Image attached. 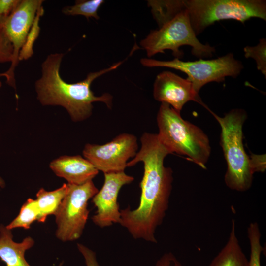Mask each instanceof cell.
<instances>
[{
	"label": "cell",
	"instance_id": "4",
	"mask_svg": "<svg viewBox=\"0 0 266 266\" xmlns=\"http://www.w3.org/2000/svg\"><path fill=\"white\" fill-rule=\"evenodd\" d=\"M208 110L221 128L220 145L227 165L225 184L232 190L246 191L252 186L254 174L243 144L242 127L247 113L244 109H233L221 117Z\"/></svg>",
	"mask_w": 266,
	"mask_h": 266
},
{
	"label": "cell",
	"instance_id": "15",
	"mask_svg": "<svg viewBox=\"0 0 266 266\" xmlns=\"http://www.w3.org/2000/svg\"><path fill=\"white\" fill-rule=\"evenodd\" d=\"M231 228L226 244L208 266H249L236 233L234 219L232 220Z\"/></svg>",
	"mask_w": 266,
	"mask_h": 266
},
{
	"label": "cell",
	"instance_id": "25",
	"mask_svg": "<svg viewBox=\"0 0 266 266\" xmlns=\"http://www.w3.org/2000/svg\"><path fill=\"white\" fill-rule=\"evenodd\" d=\"M250 158V166L253 172H263L266 169L265 155H258L252 154Z\"/></svg>",
	"mask_w": 266,
	"mask_h": 266
},
{
	"label": "cell",
	"instance_id": "24",
	"mask_svg": "<svg viewBox=\"0 0 266 266\" xmlns=\"http://www.w3.org/2000/svg\"><path fill=\"white\" fill-rule=\"evenodd\" d=\"M20 0H0V21L7 17L15 9Z\"/></svg>",
	"mask_w": 266,
	"mask_h": 266
},
{
	"label": "cell",
	"instance_id": "13",
	"mask_svg": "<svg viewBox=\"0 0 266 266\" xmlns=\"http://www.w3.org/2000/svg\"><path fill=\"white\" fill-rule=\"evenodd\" d=\"M49 166L57 176L74 185L92 180L99 173L88 160L80 155L61 156L53 160Z\"/></svg>",
	"mask_w": 266,
	"mask_h": 266
},
{
	"label": "cell",
	"instance_id": "6",
	"mask_svg": "<svg viewBox=\"0 0 266 266\" xmlns=\"http://www.w3.org/2000/svg\"><path fill=\"white\" fill-rule=\"evenodd\" d=\"M150 58L165 50H170L179 58L183 54L179 50L182 46H190L192 54L198 57H211L215 52L214 47L201 43L193 31L187 12L181 11L165 22L159 29L151 31L140 42Z\"/></svg>",
	"mask_w": 266,
	"mask_h": 266
},
{
	"label": "cell",
	"instance_id": "23",
	"mask_svg": "<svg viewBox=\"0 0 266 266\" xmlns=\"http://www.w3.org/2000/svg\"><path fill=\"white\" fill-rule=\"evenodd\" d=\"M77 246L84 259L86 266H100L95 252L82 244L78 243Z\"/></svg>",
	"mask_w": 266,
	"mask_h": 266
},
{
	"label": "cell",
	"instance_id": "5",
	"mask_svg": "<svg viewBox=\"0 0 266 266\" xmlns=\"http://www.w3.org/2000/svg\"><path fill=\"white\" fill-rule=\"evenodd\" d=\"M178 13L187 12L196 35L214 22L234 19L244 23L251 18L266 20L264 0H176Z\"/></svg>",
	"mask_w": 266,
	"mask_h": 266
},
{
	"label": "cell",
	"instance_id": "8",
	"mask_svg": "<svg viewBox=\"0 0 266 266\" xmlns=\"http://www.w3.org/2000/svg\"><path fill=\"white\" fill-rule=\"evenodd\" d=\"M92 180L81 185L67 183V189L55 214L56 235L60 240L74 241L80 237L87 221L88 200L98 192Z\"/></svg>",
	"mask_w": 266,
	"mask_h": 266
},
{
	"label": "cell",
	"instance_id": "2",
	"mask_svg": "<svg viewBox=\"0 0 266 266\" xmlns=\"http://www.w3.org/2000/svg\"><path fill=\"white\" fill-rule=\"evenodd\" d=\"M64 54H50L41 64V75L36 81L37 98L42 105H59L65 108L74 122L83 121L92 114L93 103L102 102L109 108L112 96L109 93L96 96L91 89L93 81L99 77L118 68L119 62L98 71L90 72L84 80L74 83L64 80L60 74Z\"/></svg>",
	"mask_w": 266,
	"mask_h": 266
},
{
	"label": "cell",
	"instance_id": "3",
	"mask_svg": "<svg viewBox=\"0 0 266 266\" xmlns=\"http://www.w3.org/2000/svg\"><path fill=\"white\" fill-rule=\"evenodd\" d=\"M160 141L170 153L186 156L202 168L211 153L209 140L201 129L184 120L169 104L162 103L157 115Z\"/></svg>",
	"mask_w": 266,
	"mask_h": 266
},
{
	"label": "cell",
	"instance_id": "11",
	"mask_svg": "<svg viewBox=\"0 0 266 266\" xmlns=\"http://www.w3.org/2000/svg\"><path fill=\"white\" fill-rule=\"evenodd\" d=\"M102 188L92 198L97 211L92 220L100 228L109 227L120 221V209L118 197L122 187L134 180L124 171L104 173Z\"/></svg>",
	"mask_w": 266,
	"mask_h": 266
},
{
	"label": "cell",
	"instance_id": "21",
	"mask_svg": "<svg viewBox=\"0 0 266 266\" xmlns=\"http://www.w3.org/2000/svg\"><path fill=\"white\" fill-rule=\"evenodd\" d=\"M246 58L255 60L257 69L266 77V39L262 38L255 46H246L243 49Z\"/></svg>",
	"mask_w": 266,
	"mask_h": 266
},
{
	"label": "cell",
	"instance_id": "7",
	"mask_svg": "<svg viewBox=\"0 0 266 266\" xmlns=\"http://www.w3.org/2000/svg\"><path fill=\"white\" fill-rule=\"evenodd\" d=\"M140 63L145 67H168L183 72L187 75V79L192 83L198 94L208 83L223 82L229 76L237 77L243 68L242 63L236 60L233 53L215 59H200L195 61H183L177 58L170 61L143 58Z\"/></svg>",
	"mask_w": 266,
	"mask_h": 266
},
{
	"label": "cell",
	"instance_id": "1",
	"mask_svg": "<svg viewBox=\"0 0 266 266\" xmlns=\"http://www.w3.org/2000/svg\"><path fill=\"white\" fill-rule=\"evenodd\" d=\"M140 142V150L127 165L132 166L139 162L144 165L139 203L133 210L130 206L120 209L119 224L134 239L157 243L155 233L166 216L172 188V170L164 165L165 158L171 153L157 134L145 132Z\"/></svg>",
	"mask_w": 266,
	"mask_h": 266
},
{
	"label": "cell",
	"instance_id": "9",
	"mask_svg": "<svg viewBox=\"0 0 266 266\" xmlns=\"http://www.w3.org/2000/svg\"><path fill=\"white\" fill-rule=\"evenodd\" d=\"M136 136L123 133L102 145L86 144L83 155L99 171L104 173L124 171L127 163L137 153Z\"/></svg>",
	"mask_w": 266,
	"mask_h": 266
},
{
	"label": "cell",
	"instance_id": "20",
	"mask_svg": "<svg viewBox=\"0 0 266 266\" xmlns=\"http://www.w3.org/2000/svg\"><path fill=\"white\" fill-rule=\"evenodd\" d=\"M43 13L44 9L42 6L37 11L25 43L20 51L19 55V61L27 60L33 54V45L39 36L40 31L39 20Z\"/></svg>",
	"mask_w": 266,
	"mask_h": 266
},
{
	"label": "cell",
	"instance_id": "18",
	"mask_svg": "<svg viewBox=\"0 0 266 266\" xmlns=\"http://www.w3.org/2000/svg\"><path fill=\"white\" fill-rule=\"evenodd\" d=\"M104 2L103 0H76L75 4L64 7L62 12L66 15H83L88 18L99 19L98 11Z\"/></svg>",
	"mask_w": 266,
	"mask_h": 266
},
{
	"label": "cell",
	"instance_id": "29",
	"mask_svg": "<svg viewBox=\"0 0 266 266\" xmlns=\"http://www.w3.org/2000/svg\"><path fill=\"white\" fill-rule=\"evenodd\" d=\"M1 86V82L0 81V88Z\"/></svg>",
	"mask_w": 266,
	"mask_h": 266
},
{
	"label": "cell",
	"instance_id": "14",
	"mask_svg": "<svg viewBox=\"0 0 266 266\" xmlns=\"http://www.w3.org/2000/svg\"><path fill=\"white\" fill-rule=\"evenodd\" d=\"M34 243V240L30 236L21 242H15L11 230L3 224L0 225V258L6 266H31L25 258V253Z\"/></svg>",
	"mask_w": 266,
	"mask_h": 266
},
{
	"label": "cell",
	"instance_id": "12",
	"mask_svg": "<svg viewBox=\"0 0 266 266\" xmlns=\"http://www.w3.org/2000/svg\"><path fill=\"white\" fill-rule=\"evenodd\" d=\"M153 94L156 100L169 104L179 113L183 106L190 101L205 106L189 80L169 71L157 75L153 85Z\"/></svg>",
	"mask_w": 266,
	"mask_h": 266
},
{
	"label": "cell",
	"instance_id": "19",
	"mask_svg": "<svg viewBox=\"0 0 266 266\" xmlns=\"http://www.w3.org/2000/svg\"><path fill=\"white\" fill-rule=\"evenodd\" d=\"M247 236L250 247L249 266H261V255L264 249L261 244V234L257 222L250 223L247 228Z\"/></svg>",
	"mask_w": 266,
	"mask_h": 266
},
{
	"label": "cell",
	"instance_id": "27",
	"mask_svg": "<svg viewBox=\"0 0 266 266\" xmlns=\"http://www.w3.org/2000/svg\"><path fill=\"white\" fill-rule=\"evenodd\" d=\"M5 186V182L4 179L0 176V188H3Z\"/></svg>",
	"mask_w": 266,
	"mask_h": 266
},
{
	"label": "cell",
	"instance_id": "10",
	"mask_svg": "<svg viewBox=\"0 0 266 266\" xmlns=\"http://www.w3.org/2000/svg\"><path fill=\"white\" fill-rule=\"evenodd\" d=\"M42 0H20L13 12L0 21L3 30L13 47L12 59L9 69L1 76L5 77L7 83L16 88L15 70L19 62V55L38 9L42 6Z\"/></svg>",
	"mask_w": 266,
	"mask_h": 266
},
{
	"label": "cell",
	"instance_id": "22",
	"mask_svg": "<svg viewBox=\"0 0 266 266\" xmlns=\"http://www.w3.org/2000/svg\"><path fill=\"white\" fill-rule=\"evenodd\" d=\"M12 55V45L0 24V63L11 62Z\"/></svg>",
	"mask_w": 266,
	"mask_h": 266
},
{
	"label": "cell",
	"instance_id": "16",
	"mask_svg": "<svg viewBox=\"0 0 266 266\" xmlns=\"http://www.w3.org/2000/svg\"><path fill=\"white\" fill-rule=\"evenodd\" d=\"M67 189V184L54 191H47L41 188L36 194L35 200L39 210L38 221L44 222L49 215H55Z\"/></svg>",
	"mask_w": 266,
	"mask_h": 266
},
{
	"label": "cell",
	"instance_id": "28",
	"mask_svg": "<svg viewBox=\"0 0 266 266\" xmlns=\"http://www.w3.org/2000/svg\"><path fill=\"white\" fill-rule=\"evenodd\" d=\"M62 264H60L58 266H62Z\"/></svg>",
	"mask_w": 266,
	"mask_h": 266
},
{
	"label": "cell",
	"instance_id": "26",
	"mask_svg": "<svg viewBox=\"0 0 266 266\" xmlns=\"http://www.w3.org/2000/svg\"><path fill=\"white\" fill-rule=\"evenodd\" d=\"M155 266H183L174 254L171 252L165 253L157 261Z\"/></svg>",
	"mask_w": 266,
	"mask_h": 266
},
{
	"label": "cell",
	"instance_id": "17",
	"mask_svg": "<svg viewBox=\"0 0 266 266\" xmlns=\"http://www.w3.org/2000/svg\"><path fill=\"white\" fill-rule=\"evenodd\" d=\"M39 215L35 200L30 198L23 204L17 216L6 227L11 230L17 228L29 229L33 222L38 221Z\"/></svg>",
	"mask_w": 266,
	"mask_h": 266
}]
</instances>
